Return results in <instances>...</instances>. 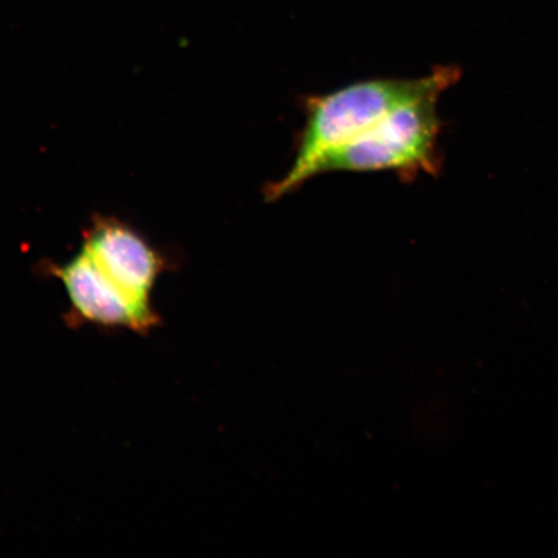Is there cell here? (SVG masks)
I'll return each mask as SVG.
<instances>
[{
    "instance_id": "obj_1",
    "label": "cell",
    "mask_w": 558,
    "mask_h": 558,
    "mask_svg": "<svg viewBox=\"0 0 558 558\" xmlns=\"http://www.w3.org/2000/svg\"><path fill=\"white\" fill-rule=\"evenodd\" d=\"M462 76L457 65H438L413 80L376 78L354 82L330 94L305 96V122L295 144V157L281 179L264 187L275 202L294 193L308 180L311 167L327 151L365 134L392 111L432 95L441 96Z\"/></svg>"
},
{
    "instance_id": "obj_3",
    "label": "cell",
    "mask_w": 558,
    "mask_h": 558,
    "mask_svg": "<svg viewBox=\"0 0 558 558\" xmlns=\"http://www.w3.org/2000/svg\"><path fill=\"white\" fill-rule=\"evenodd\" d=\"M82 251L137 310L157 314L150 295L165 270V259L134 228L114 218H96Z\"/></svg>"
},
{
    "instance_id": "obj_2",
    "label": "cell",
    "mask_w": 558,
    "mask_h": 558,
    "mask_svg": "<svg viewBox=\"0 0 558 558\" xmlns=\"http://www.w3.org/2000/svg\"><path fill=\"white\" fill-rule=\"evenodd\" d=\"M439 97L432 95L404 105L365 134L327 151L311 167L308 180L339 171H392L402 181H414L423 174L437 177L444 162L439 150Z\"/></svg>"
},
{
    "instance_id": "obj_4",
    "label": "cell",
    "mask_w": 558,
    "mask_h": 558,
    "mask_svg": "<svg viewBox=\"0 0 558 558\" xmlns=\"http://www.w3.org/2000/svg\"><path fill=\"white\" fill-rule=\"evenodd\" d=\"M48 269L64 284L73 319L143 333L157 326V314L137 310L83 251L68 263L52 264Z\"/></svg>"
}]
</instances>
